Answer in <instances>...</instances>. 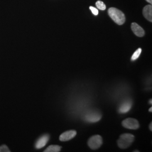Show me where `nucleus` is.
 I'll return each instance as SVG.
<instances>
[{"label":"nucleus","mask_w":152,"mask_h":152,"mask_svg":"<svg viewBox=\"0 0 152 152\" xmlns=\"http://www.w3.org/2000/svg\"><path fill=\"white\" fill-rule=\"evenodd\" d=\"M109 16L118 25L121 26L125 23L126 17L122 11L115 7H110L108 11Z\"/></svg>","instance_id":"1"},{"label":"nucleus","mask_w":152,"mask_h":152,"mask_svg":"<svg viewBox=\"0 0 152 152\" xmlns=\"http://www.w3.org/2000/svg\"><path fill=\"white\" fill-rule=\"evenodd\" d=\"M135 137L131 134H124L121 135L117 141L118 147L121 149H126L130 147L134 141Z\"/></svg>","instance_id":"2"},{"label":"nucleus","mask_w":152,"mask_h":152,"mask_svg":"<svg viewBox=\"0 0 152 152\" xmlns=\"http://www.w3.org/2000/svg\"><path fill=\"white\" fill-rule=\"evenodd\" d=\"M103 142L102 137L100 135H94L91 137L88 141V145L93 150L97 149L102 145Z\"/></svg>","instance_id":"3"},{"label":"nucleus","mask_w":152,"mask_h":152,"mask_svg":"<svg viewBox=\"0 0 152 152\" xmlns=\"http://www.w3.org/2000/svg\"><path fill=\"white\" fill-rule=\"evenodd\" d=\"M122 125L125 128L131 130H136L140 126L137 120L132 118H128L124 120L122 122Z\"/></svg>","instance_id":"4"},{"label":"nucleus","mask_w":152,"mask_h":152,"mask_svg":"<svg viewBox=\"0 0 152 152\" xmlns=\"http://www.w3.org/2000/svg\"><path fill=\"white\" fill-rule=\"evenodd\" d=\"M102 115L98 112L91 111L88 112L87 114H85L84 117V119L88 122L94 123L98 122L101 120Z\"/></svg>","instance_id":"5"},{"label":"nucleus","mask_w":152,"mask_h":152,"mask_svg":"<svg viewBox=\"0 0 152 152\" xmlns=\"http://www.w3.org/2000/svg\"><path fill=\"white\" fill-rule=\"evenodd\" d=\"M77 134V132L75 130L67 131L63 132L59 136V140L61 141H66L71 140L75 137Z\"/></svg>","instance_id":"6"},{"label":"nucleus","mask_w":152,"mask_h":152,"mask_svg":"<svg viewBox=\"0 0 152 152\" xmlns=\"http://www.w3.org/2000/svg\"><path fill=\"white\" fill-rule=\"evenodd\" d=\"M131 29L136 36L142 37L145 35V31L141 27L136 23H132L131 24Z\"/></svg>","instance_id":"7"},{"label":"nucleus","mask_w":152,"mask_h":152,"mask_svg":"<svg viewBox=\"0 0 152 152\" xmlns=\"http://www.w3.org/2000/svg\"><path fill=\"white\" fill-rule=\"evenodd\" d=\"M50 136L49 135H44L41 136L36 141L35 144V147L36 149H39L45 147L49 140Z\"/></svg>","instance_id":"8"},{"label":"nucleus","mask_w":152,"mask_h":152,"mask_svg":"<svg viewBox=\"0 0 152 152\" xmlns=\"http://www.w3.org/2000/svg\"><path fill=\"white\" fill-rule=\"evenodd\" d=\"M132 107V102L131 100H126L120 105L118 111L120 113H127Z\"/></svg>","instance_id":"9"},{"label":"nucleus","mask_w":152,"mask_h":152,"mask_svg":"<svg viewBox=\"0 0 152 152\" xmlns=\"http://www.w3.org/2000/svg\"><path fill=\"white\" fill-rule=\"evenodd\" d=\"M142 14L144 18L149 22H152V6L151 5L145 6L143 10Z\"/></svg>","instance_id":"10"},{"label":"nucleus","mask_w":152,"mask_h":152,"mask_svg":"<svg viewBox=\"0 0 152 152\" xmlns=\"http://www.w3.org/2000/svg\"><path fill=\"white\" fill-rule=\"evenodd\" d=\"M61 151V147L57 145H51L48 147L45 151V152H59Z\"/></svg>","instance_id":"11"},{"label":"nucleus","mask_w":152,"mask_h":152,"mask_svg":"<svg viewBox=\"0 0 152 152\" xmlns=\"http://www.w3.org/2000/svg\"><path fill=\"white\" fill-rule=\"evenodd\" d=\"M141 51H142V50H141V48H139V49H137L136 51H135V53L132 55V56L131 57V60H132V61L136 60L141 54Z\"/></svg>","instance_id":"12"},{"label":"nucleus","mask_w":152,"mask_h":152,"mask_svg":"<svg viewBox=\"0 0 152 152\" xmlns=\"http://www.w3.org/2000/svg\"><path fill=\"white\" fill-rule=\"evenodd\" d=\"M96 6L97 7L98 9L101 10H105L106 9V6L103 1H98L96 2Z\"/></svg>","instance_id":"13"},{"label":"nucleus","mask_w":152,"mask_h":152,"mask_svg":"<svg viewBox=\"0 0 152 152\" xmlns=\"http://www.w3.org/2000/svg\"><path fill=\"white\" fill-rule=\"evenodd\" d=\"M10 150L6 145H2L0 147V152H10Z\"/></svg>","instance_id":"14"},{"label":"nucleus","mask_w":152,"mask_h":152,"mask_svg":"<svg viewBox=\"0 0 152 152\" xmlns=\"http://www.w3.org/2000/svg\"><path fill=\"white\" fill-rule=\"evenodd\" d=\"M90 10L91 11L92 14H93L94 15H98V14H99V11H98V10L97 9H96V8L94 7L90 6Z\"/></svg>","instance_id":"15"},{"label":"nucleus","mask_w":152,"mask_h":152,"mask_svg":"<svg viewBox=\"0 0 152 152\" xmlns=\"http://www.w3.org/2000/svg\"><path fill=\"white\" fill-rule=\"evenodd\" d=\"M148 2H149L150 4H152V0H146Z\"/></svg>","instance_id":"16"},{"label":"nucleus","mask_w":152,"mask_h":152,"mask_svg":"<svg viewBox=\"0 0 152 152\" xmlns=\"http://www.w3.org/2000/svg\"><path fill=\"white\" fill-rule=\"evenodd\" d=\"M152 123H151V124L149 125V129H150V130L151 131H152Z\"/></svg>","instance_id":"17"},{"label":"nucleus","mask_w":152,"mask_h":152,"mask_svg":"<svg viewBox=\"0 0 152 152\" xmlns=\"http://www.w3.org/2000/svg\"><path fill=\"white\" fill-rule=\"evenodd\" d=\"M152 107H151V108H149V112H152Z\"/></svg>","instance_id":"18"},{"label":"nucleus","mask_w":152,"mask_h":152,"mask_svg":"<svg viewBox=\"0 0 152 152\" xmlns=\"http://www.w3.org/2000/svg\"><path fill=\"white\" fill-rule=\"evenodd\" d=\"M149 103L151 104H152V100H151H151H149Z\"/></svg>","instance_id":"19"}]
</instances>
